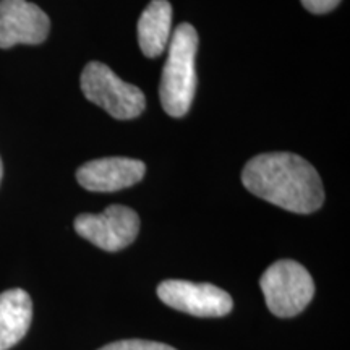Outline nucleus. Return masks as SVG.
Masks as SVG:
<instances>
[{
	"instance_id": "obj_1",
	"label": "nucleus",
	"mask_w": 350,
	"mask_h": 350,
	"mask_svg": "<svg viewBox=\"0 0 350 350\" xmlns=\"http://www.w3.org/2000/svg\"><path fill=\"white\" fill-rule=\"evenodd\" d=\"M242 182L258 198L291 213L310 214L325 203V188L317 169L292 152L253 157L243 167Z\"/></svg>"
},
{
	"instance_id": "obj_2",
	"label": "nucleus",
	"mask_w": 350,
	"mask_h": 350,
	"mask_svg": "<svg viewBox=\"0 0 350 350\" xmlns=\"http://www.w3.org/2000/svg\"><path fill=\"white\" fill-rule=\"evenodd\" d=\"M167 60L161 77V104L170 117H183L190 111L196 93V51L198 33L191 25L175 28L167 46Z\"/></svg>"
},
{
	"instance_id": "obj_3",
	"label": "nucleus",
	"mask_w": 350,
	"mask_h": 350,
	"mask_svg": "<svg viewBox=\"0 0 350 350\" xmlns=\"http://www.w3.org/2000/svg\"><path fill=\"white\" fill-rule=\"evenodd\" d=\"M269 312L292 318L306 308L314 295V282L300 262L281 260L271 265L260 281Z\"/></svg>"
},
{
	"instance_id": "obj_4",
	"label": "nucleus",
	"mask_w": 350,
	"mask_h": 350,
	"mask_svg": "<svg viewBox=\"0 0 350 350\" xmlns=\"http://www.w3.org/2000/svg\"><path fill=\"white\" fill-rule=\"evenodd\" d=\"M81 91L88 100L103 107L113 119H135L146 107V98L138 86L120 80L100 62H90L83 70Z\"/></svg>"
},
{
	"instance_id": "obj_5",
	"label": "nucleus",
	"mask_w": 350,
	"mask_h": 350,
	"mask_svg": "<svg viewBox=\"0 0 350 350\" xmlns=\"http://www.w3.org/2000/svg\"><path fill=\"white\" fill-rule=\"evenodd\" d=\"M75 230L100 250L120 252L138 237L139 217L131 208L112 204L100 214H80Z\"/></svg>"
},
{
	"instance_id": "obj_6",
	"label": "nucleus",
	"mask_w": 350,
	"mask_h": 350,
	"mask_svg": "<svg viewBox=\"0 0 350 350\" xmlns=\"http://www.w3.org/2000/svg\"><path fill=\"white\" fill-rule=\"evenodd\" d=\"M157 297L170 308L200 318H221L232 312V297L213 284L169 279L157 286Z\"/></svg>"
},
{
	"instance_id": "obj_7",
	"label": "nucleus",
	"mask_w": 350,
	"mask_h": 350,
	"mask_svg": "<svg viewBox=\"0 0 350 350\" xmlns=\"http://www.w3.org/2000/svg\"><path fill=\"white\" fill-rule=\"evenodd\" d=\"M51 20L36 3L26 0H0V49L16 44L36 46L49 36Z\"/></svg>"
},
{
	"instance_id": "obj_8",
	"label": "nucleus",
	"mask_w": 350,
	"mask_h": 350,
	"mask_svg": "<svg viewBox=\"0 0 350 350\" xmlns=\"http://www.w3.org/2000/svg\"><path fill=\"white\" fill-rule=\"evenodd\" d=\"M146 165L130 157H104L83 164L77 170V180L88 191L111 193L142 182Z\"/></svg>"
},
{
	"instance_id": "obj_9",
	"label": "nucleus",
	"mask_w": 350,
	"mask_h": 350,
	"mask_svg": "<svg viewBox=\"0 0 350 350\" xmlns=\"http://www.w3.org/2000/svg\"><path fill=\"white\" fill-rule=\"evenodd\" d=\"M33 301L23 288L0 294V350H8L25 338L31 326Z\"/></svg>"
},
{
	"instance_id": "obj_10",
	"label": "nucleus",
	"mask_w": 350,
	"mask_h": 350,
	"mask_svg": "<svg viewBox=\"0 0 350 350\" xmlns=\"http://www.w3.org/2000/svg\"><path fill=\"white\" fill-rule=\"evenodd\" d=\"M172 36V7L167 0H152L138 21V42L148 59L167 49Z\"/></svg>"
},
{
	"instance_id": "obj_11",
	"label": "nucleus",
	"mask_w": 350,
	"mask_h": 350,
	"mask_svg": "<svg viewBox=\"0 0 350 350\" xmlns=\"http://www.w3.org/2000/svg\"><path fill=\"white\" fill-rule=\"evenodd\" d=\"M99 350H177L170 347L167 344L152 342V340H143V339H126V340H117V342H111Z\"/></svg>"
},
{
	"instance_id": "obj_12",
	"label": "nucleus",
	"mask_w": 350,
	"mask_h": 350,
	"mask_svg": "<svg viewBox=\"0 0 350 350\" xmlns=\"http://www.w3.org/2000/svg\"><path fill=\"white\" fill-rule=\"evenodd\" d=\"M300 2L310 13L323 15V13L334 10L340 3V0H300Z\"/></svg>"
},
{
	"instance_id": "obj_13",
	"label": "nucleus",
	"mask_w": 350,
	"mask_h": 350,
	"mask_svg": "<svg viewBox=\"0 0 350 350\" xmlns=\"http://www.w3.org/2000/svg\"><path fill=\"white\" fill-rule=\"evenodd\" d=\"M2 175H3V164H2V159H0V182H2Z\"/></svg>"
}]
</instances>
